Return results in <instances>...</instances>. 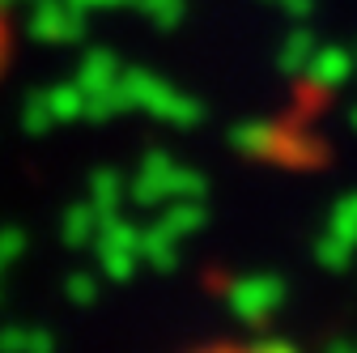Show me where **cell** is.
I'll return each mask as SVG.
<instances>
[{"instance_id": "obj_1", "label": "cell", "mask_w": 357, "mask_h": 353, "mask_svg": "<svg viewBox=\"0 0 357 353\" xmlns=\"http://www.w3.org/2000/svg\"><path fill=\"white\" fill-rule=\"evenodd\" d=\"M9 47H13V22H9L5 0H0V68L9 64Z\"/></svg>"}]
</instances>
